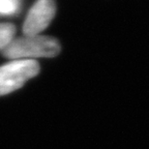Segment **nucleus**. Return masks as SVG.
<instances>
[{
  "label": "nucleus",
  "mask_w": 149,
  "mask_h": 149,
  "mask_svg": "<svg viewBox=\"0 0 149 149\" xmlns=\"http://www.w3.org/2000/svg\"><path fill=\"white\" fill-rule=\"evenodd\" d=\"M60 52L59 42L49 36L42 35H24L13 40L3 50V55L7 58H38L54 57Z\"/></svg>",
  "instance_id": "f257e3e1"
},
{
  "label": "nucleus",
  "mask_w": 149,
  "mask_h": 149,
  "mask_svg": "<svg viewBox=\"0 0 149 149\" xmlns=\"http://www.w3.org/2000/svg\"><path fill=\"white\" fill-rule=\"evenodd\" d=\"M40 72V65L33 59H18L0 66V95L21 88Z\"/></svg>",
  "instance_id": "f03ea898"
},
{
  "label": "nucleus",
  "mask_w": 149,
  "mask_h": 149,
  "mask_svg": "<svg viewBox=\"0 0 149 149\" xmlns=\"http://www.w3.org/2000/svg\"><path fill=\"white\" fill-rule=\"evenodd\" d=\"M54 0H37L29 10L23 25L25 35H38L44 31L55 16Z\"/></svg>",
  "instance_id": "7ed1b4c3"
},
{
  "label": "nucleus",
  "mask_w": 149,
  "mask_h": 149,
  "mask_svg": "<svg viewBox=\"0 0 149 149\" xmlns=\"http://www.w3.org/2000/svg\"><path fill=\"white\" fill-rule=\"evenodd\" d=\"M15 26L9 23L0 24V50H4L14 40Z\"/></svg>",
  "instance_id": "20e7f679"
},
{
  "label": "nucleus",
  "mask_w": 149,
  "mask_h": 149,
  "mask_svg": "<svg viewBox=\"0 0 149 149\" xmlns=\"http://www.w3.org/2000/svg\"><path fill=\"white\" fill-rule=\"evenodd\" d=\"M20 8L19 0H0V15L10 16L17 14Z\"/></svg>",
  "instance_id": "39448f33"
}]
</instances>
